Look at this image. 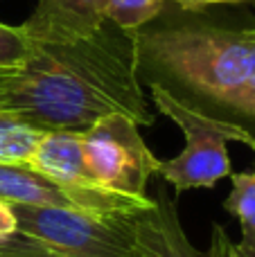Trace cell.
Segmentation results:
<instances>
[{"label":"cell","mask_w":255,"mask_h":257,"mask_svg":"<svg viewBox=\"0 0 255 257\" xmlns=\"http://www.w3.org/2000/svg\"><path fill=\"white\" fill-rule=\"evenodd\" d=\"M0 108L41 131H86L106 115L154 124L131 32L113 23L70 43H36L25 63L0 70Z\"/></svg>","instance_id":"1"},{"label":"cell","mask_w":255,"mask_h":257,"mask_svg":"<svg viewBox=\"0 0 255 257\" xmlns=\"http://www.w3.org/2000/svg\"><path fill=\"white\" fill-rule=\"evenodd\" d=\"M131 43L143 86L242 128L255 142V25L165 16L134 30Z\"/></svg>","instance_id":"2"},{"label":"cell","mask_w":255,"mask_h":257,"mask_svg":"<svg viewBox=\"0 0 255 257\" xmlns=\"http://www.w3.org/2000/svg\"><path fill=\"white\" fill-rule=\"evenodd\" d=\"M16 232L45 244L59 257H140L136 214L12 205Z\"/></svg>","instance_id":"3"},{"label":"cell","mask_w":255,"mask_h":257,"mask_svg":"<svg viewBox=\"0 0 255 257\" xmlns=\"http://www.w3.org/2000/svg\"><path fill=\"white\" fill-rule=\"evenodd\" d=\"M149 93L156 111L170 117L185 136V147L179 156L156 163V174L163 176L165 185L174 187L176 194L185 190H212L221 178L230 176V156L226 149L230 140L255 149L253 138L242 128L199 115L156 86H149Z\"/></svg>","instance_id":"4"},{"label":"cell","mask_w":255,"mask_h":257,"mask_svg":"<svg viewBox=\"0 0 255 257\" xmlns=\"http://www.w3.org/2000/svg\"><path fill=\"white\" fill-rule=\"evenodd\" d=\"M88 169L102 190L131 199H149L147 183L156 174L152 154L140 128L126 115H106L81 131Z\"/></svg>","instance_id":"5"},{"label":"cell","mask_w":255,"mask_h":257,"mask_svg":"<svg viewBox=\"0 0 255 257\" xmlns=\"http://www.w3.org/2000/svg\"><path fill=\"white\" fill-rule=\"evenodd\" d=\"M0 199L12 205L70 208L102 214H138L154 205V196L131 199L106 190L72 187L21 163H0Z\"/></svg>","instance_id":"6"},{"label":"cell","mask_w":255,"mask_h":257,"mask_svg":"<svg viewBox=\"0 0 255 257\" xmlns=\"http://www.w3.org/2000/svg\"><path fill=\"white\" fill-rule=\"evenodd\" d=\"M106 0H39L23 30L36 43H70L102 30Z\"/></svg>","instance_id":"7"},{"label":"cell","mask_w":255,"mask_h":257,"mask_svg":"<svg viewBox=\"0 0 255 257\" xmlns=\"http://www.w3.org/2000/svg\"><path fill=\"white\" fill-rule=\"evenodd\" d=\"M134 226L140 257H208V250H199L188 239L165 183L154 192L152 208L134 217Z\"/></svg>","instance_id":"8"},{"label":"cell","mask_w":255,"mask_h":257,"mask_svg":"<svg viewBox=\"0 0 255 257\" xmlns=\"http://www.w3.org/2000/svg\"><path fill=\"white\" fill-rule=\"evenodd\" d=\"M27 165L66 185L102 190L88 169L79 131H43Z\"/></svg>","instance_id":"9"},{"label":"cell","mask_w":255,"mask_h":257,"mask_svg":"<svg viewBox=\"0 0 255 257\" xmlns=\"http://www.w3.org/2000/svg\"><path fill=\"white\" fill-rule=\"evenodd\" d=\"M43 131L0 108V163L27 165Z\"/></svg>","instance_id":"10"},{"label":"cell","mask_w":255,"mask_h":257,"mask_svg":"<svg viewBox=\"0 0 255 257\" xmlns=\"http://www.w3.org/2000/svg\"><path fill=\"white\" fill-rule=\"evenodd\" d=\"M230 194L224 201V210L239 221L244 244H255V172L230 174Z\"/></svg>","instance_id":"11"},{"label":"cell","mask_w":255,"mask_h":257,"mask_svg":"<svg viewBox=\"0 0 255 257\" xmlns=\"http://www.w3.org/2000/svg\"><path fill=\"white\" fill-rule=\"evenodd\" d=\"M167 0H106V21L126 32H134L158 18Z\"/></svg>","instance_id":"12"},{"label":"cell","mask_w":255,"mask_h":257,"mask_svg":"<svg viewBox=\"0 0 255 257\" xmlns=\"http://www.w3.org/2000/svg\"><path fill=\"white\" fill-rule=\"evenodd\" d=\"M32 52V39L21 25L0 21V70H12L25 63Z\"/></svg>","instance_id":"13"},{"label":"cell","mask_w":255,"mask_h":257,"mask_svg":"<svg viewBox=\"0 0 255 257\" xmlns=\"http://www.w3.org/2000/svg\"><path fill=\"white\" fill-rule=\"evenodd\" d=\"M208 257H255V244H244V241H233L228 237L224 226L212 223L210 246H208Z\"/></svg>","instance_id":"14"},{"label":"cell","mask_w":255,"mask_h":257,"mask_svg":"<svg viewBox=\"0 0 255 257\" xmlns=\"http://www.w3.org/2000/svg\"><path fill=\"white\" fill-rule=\"evenodd\" d=\"M0 257H59L54 250H50L45 244L34 241L30 237L16 235L0 239Z\"/></svg>","instance_id":"15"},{"label":"cell","mask_w":255,"mask_h":257,"mask_svg":"<svg viewBox=\"0 0 255 257\" xmlns=\"http://www.w3.org/2000/svg\"><path fill=\"white\" fill-rule=\"evenodd\" d=\"M176 5L181 12H190V14H197L203 12L206 7H215V5H239V3H246V0H167V5Z\"/></svg>","instance_id":"16"},{"label":"cell","mask_w":255,"mask_h":257,"mask_svg":"<svg viewBox=\"0 0 255 257\" xmlns=\"http://www.w3.org/2000/svg\"><path fill=\"white\" fill-rule=\"evenodd\" d=\"M16 235V217H14L12 203L0 199V239Z\"/></svg>","instance_id":"17"},{"label":"cell","mask_w":255,"mask_h":257,"mask_svg":"<svg viewBox=\"0 0 255 257\" xmlns=\"http://www.w3.org/2000/svg\"><path fill=\"white\" fill-rule=\"evenodd\" d=\"M246 3H248V0H246ZM251 3H255V0H251Z\"/></svg>","instance_id":"18"},{"label":"cell","mask_w":255,"mask_h":257,"mask_svg":"<svg viewBox=\"0 0 255 257\" xmlns=\"http://www.w3.org/2000/svg\"><path fill=\"white\" fill-rule=\"evenodd\" d=\"M253 5H255V3H253Z\"/></svg>","instance_id":"19"},{"label":"cell","mask_w":255,"mask_h":257,"mask_svg":"<svg viewBox=\"0 0 255 257\" xmlns=\"http://www.w3.org/2000/svg\"><path fill=\"white\" fill-rule=\"evenodd\" d=\"M253 151H255V149H253Z\"/></svg>","instance_id":"20"}]
</instances>
